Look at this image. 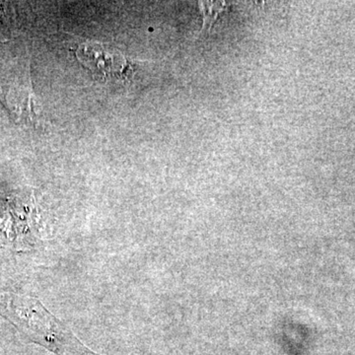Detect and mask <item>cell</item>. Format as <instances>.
<instances>
[{
	"label": "cell",
	"instance_id": "1",
	"mask_svg": "<svg viewBox=\"0 0 355 355\" xmlns=\"http://www.w3.org/2000/svg\"><path fill=\"white\" fill-rule=\"evenodd\" d=\"M0 314L31 342L55 355H100L84 345L67 324L37 299L19 294H2Z\"/></svg>",
	"mask_w": 355,
	"mask_h": 355
},
{
	"label": "cell",
	"instance_id": "2",
	"mask_svg": "<svg viewBox=\"0 0 355 355\" xmlns=\"http://www.w3.org/2000/svg\"><path fill=\"white\" fill-rule=\"evenodd\" d=\"M79 62L99 78H121L127 74L128 62L118 51L98 43L81 44L76 51Z\"/></svg>",
	"mask_w": 355,
	"mask_h": 355
},
{
	"label": "cell",
	"instance_id": "3",
	"mask_svg": "<svg viewBox=\"0 0 355 355\" xmlns=\"http://www.w3.org/2000/svg\"><path fill=\"white\" fill-rule=\"evenodd\" d=\"M198 6L203 16L202 31H210L217 17L225 10L226 7H228L227 3L223 1H200Z\"/></svg>",
	"mask_w": 355,
	"mask_h": 355
}]
</instances>
